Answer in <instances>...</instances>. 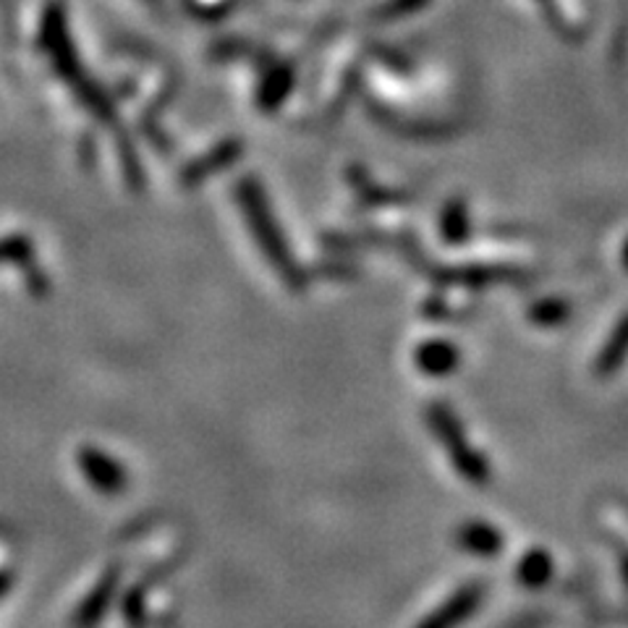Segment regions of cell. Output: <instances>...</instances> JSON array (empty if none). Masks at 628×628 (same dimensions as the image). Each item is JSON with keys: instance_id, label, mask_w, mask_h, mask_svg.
<instances>
[{"instance_id": "1", "label": "cell", "mask_w": 628, "mask_h": 628, "mask_svg": "<svg viewBox=\"0 0 628 628\" xmlns=\"http://www.w3.org/2000/svg\"><path fill=\"white\" fill-rule=\"evenodd\" d=\"M236 202L247 220L251 239L260 247L264 262L270 264L272 272L278 275V281L285 285V291L293 296H302L310 289L312 272L296 260L289 241H285L281 223H278L275 213L270 209V202L264 197V188L255 176H243L236 184Z\"/></svg>"}, {"instance_id": "2", "label": "cell", "mask_w": 628, "mask_h": 628, "mask_svg": "<svg viewBox=\"0 0 628 628\" xmlns=\"http://www.w3.org/2000/svg\"><path fill=\"white\" fill-rule=\"evenodd\" d=\"M424 422H427L432 437H435L440 448L445 451V456H448L451 466L456 469L458 477H464L472 487L490 485L492 479L490 461H487L485 453L477 451L469 443L464 422H461L451 403L440 401V398L430 401L427 409H424Z\"/></svg>"}, {"instance_id": "3", "label": "cell", "mask_w": 628, "mask_h": 628, "mask_svg": "<svg viewBox=\"0 0 628 628\" xmlns=\"http://www.w3.org/2000/svg\"><path fill=\"white\" fill-rule=\"evenodd\" d=\"M419 275L427 278L437 289H466L481 291L490 285H513L527 283V270L513 268V264H490V262H466V264H435L427 255L416 262Z\"/></svg>"}, {"instance_id": "4", "label": "cell", "mask_w": 628, "mask_h": 628, "mask_svg": "<svg viewBox=\"0 0 628 628\" xmlns=\"http://www.w3.org/2000/svg\"><path fill=\"white\" fill-rule=\"evenodd\" d=\"M74 464L84 481H87L97 495L116 498V495L129 490L131 474L113 453L97 448V445H79L74 453Z\"/></svg>"}, {"instance_id": "5", "label": "cell", "mask_w": 628, "mask_h": 628, "mask_svg": "<svg viewBox=\"0 0 628 628\" xmlns=\"http://www.w3.org/2000/svg\"><path fill=\"white\" fill-rule=\"evenodd\" d=\"M487 592H490V586H487L485 578H472V582L453 589L435 610L416 620L414 628H461L477 616L481 603L487 599Z\"/></svg>"}, {"instance_id": "6", "label": "cell", "mask_w": 628, "mask_h": 628, "mask_svg": "<svg viewBox=\"0 0 628 628\" xmlns=\"http://www.w3.org/2000/svg\"><path fill=\"white\" fill-rule=\"evenodd\" d=\"M123 578V565L121 563H108L102 569V574L97 576V582L89 586V592L84 595L68 616V628H97L110 613V607L116 605L118 589H121Z\"/></svg>"}, {"instance_id": "7", "label": "cell", "mask_w": 628, "mask_h": 628, "mask_svg": "<svg viewBox=\"0 0 628 628\" xmlns=\"http://www.w3.org/2000/svg\"><path fill=\"white\" fill-rule=\"evenodd\" d=\"M411 361L419 375L430 380H445L461 367V348L451 338H427L419 340L411 351Z\"/></svg>"}, {"instance_id": "8", "label": "cell", "mask_w": 628, "mask_h": 628, "mask_svg": "<svg viewBox=\"0 0 628 628\" xmlns=\"http://www.w3.org/2000/svg\"><path fill=\"white\" fill-rule=\"evenodd\" d=\"M453 544L461 553L490 561V557H498L506 550V534L487 519H466L453 532Z\"/></svg>"}, {"instance_id": "9", "label": "cell", "mask_w": 628, "mask_h": 628, "mask_svg": "<svg viewBox=\"0 0 628 628\" xmlns=\"http://www.w3.org/2000/svg\"><path fill=\"white\" fill-rule=\"evenodd\" d=\"M241 152H243V144L239 142V139H228V142L213 147V150L205 152V155L194 160V163H188L184 171H181L178 184L184 188L199 186L202 181L218 176V173L234 165L236 160L241 158Z\"/></svg>"}, {"instance_id": "10", "label": "cell", "mask_w": 628, "mask_h": 628, "mask_svg": "<svg viewBox=\"0 0 628 628\" xmlns=\"http://www.w3.org/2000/svg\"><path fill=\"white\" fill-rule=\"evenodd\" d=\"M555 561L544 548H529L513 565V578L521 589L540 592L553 582Z\"/></svg>"}, {"instance_id": "11", "label": "cell", "mask_w": 628, "mask_h": 628, "mask_svg": "<svg viewBox=\"0 0 628 628\" xmlns=\"http://www.w3.org/2000/svg\"><path fill=\"white\" fill-rule=\"evenodd\" d=\"M628 361V312L620 314V320L613 325L610 335L605 338V344L599 346V351L595 356V375L613 377Z\"/></svg>"}, {"instance_id": "12", "label": "cell", "mask_w": 628, "mask_h": 628, "mask_svg": "<svg viewBox=\"0 0 628 628\" xmlns=\"http://www.w3.org/2000/svg\"><path fill=\"white\" fill-rule=\"evenodd\" d=\"M437 234L445 247H464L472 239V215L466 199L453 197L445 202L437 218Z\"/></svg>"}, {"instance_id": "13", "label": "cell", "mask_w": 628, "mask_h": 628, "mask_svg": "<svg viewBox=\"0 0 628 628\" xmlns=\"http://www.w3.org/2000/svg\"><path fill=\"white\" fill-rule=\"evenodd\" d=\"M527 317L537 327H557L571 317V304L561 296H542L529 306Z\"/></svg>"}, {"instance_id": "14", "label": "cell", "mask_w": 628, "mask_h": 628, "mask_svg": "<svg viewBox=\"0 0 628 628\" xmlns=\"http://www.w3.org/2000/svg\"><path fill=\"white\" fill-rule=\"evenodd\" d=\"M192 555V550L186 548V544H181V548L173 550V553H167L165 557H160L158 563H152V565H147V571L142 576L137 578V582H142L147 589H155L158 584H163L171 578L176 571L181 569V565L186 563V557Z\"/></svg>"}, {"instance_id": "15", "label": "cell", "mask_w": 628, "mask_h": 628, "mask_svg": "<svg viewBox=\"0 0 628 628\" xmlns=\"http://www.w3.org/2000/svg\"><path fill=\"white\" fill-rule=\"evenodd\" d=\"M3 255H6V262L21 272H24L26 268H32V264H37V249H34V241L26 234L6 236Z\"/></svg>"}, {"instance_id": "16", "label": "cell", "mask_w": 628, "mask_h": 628, "mask_svg": "<svg viewBox=\"0 0 628 628\" xmlns=\"http://www.w3.org/2000/svg\"><path fill=\"white\" fill-rule=\"evenodd\" d=\"M312 278H317V281H338V283L356 281V278H359V268H356L354 262L325 257V260H320L312 268Z\"/></svg>"}, {"instance_id": "17", "label": "cell", "mask_w": 628, "mask_h": 628, "mask_svg": "<svg viewBox=\"0 0 628 628\" xmlns=\"http://www.w3.org/2000/svg\"><path fill=\"white\" fill-rule=\"evenodd\" d=\"M422 317L430 320V323H456V320H461V312L445 302L443 293H430L422 302Z\"/></svg>"}, {"instance_id": "18", "label": "cell", "mask_w": 628, "mask_h": 628, "mask_svg": "<svg viewBox=\"0 0 628 628\" xmlns=\"http://www.w3.org/2000/svg\"><path fill=\"white\" fill-rule=\"evenodd\" d=\"M21 281H24V289L30 293L32 299H47L51 296V275H47L45 268H40V264H32V268H26L21 272Z\"/></svg>"}, {"instance_id": "19", "label": "cell", "mask_w": 628, "mask_h": 628, "mask_svg": "<svg viewBox=\"0 0 628 628\" xmlns=\"http://www.w3.org/2000/svg\"><path fill=\"white\" fill-rule=\"evenodd\" d=\"M11 586H13V569L11 565H6L3 569V597H9Z\"/></svg>"}, {"instance_id": "20", "label": "cell", "mask_w": 628, "mask_h": 628, "mask_svg": "<svg viewBox=\"0 0 628 628\" xmlns=\"http://www.w3.org/2000/svg\"><path fill=\"white\" fill-rule=\"evenodd\" d=\"M620 260H624V268L628 270V239L624 241V251H620Z\"/></svg>"}]
</instances>
